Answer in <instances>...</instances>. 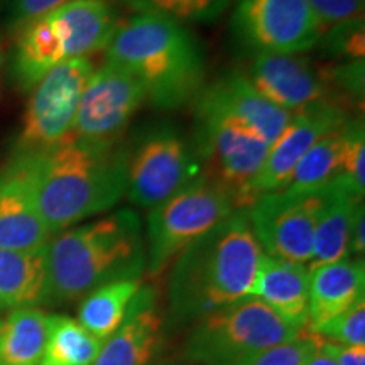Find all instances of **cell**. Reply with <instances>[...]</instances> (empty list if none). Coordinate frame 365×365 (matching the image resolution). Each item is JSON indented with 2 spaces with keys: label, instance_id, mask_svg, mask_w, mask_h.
I'll return each instance as SVG.
<instances>
[{
  "label": "cell",
  "instance_id": "obj_16",
  "mask_svg": "<svg viewBox=\"0 0 365 365\" xmlns=\"http://www.w3.org/2000/svg\"><path fill=\"white\" fill-rule=\"evenodd\" d=\"M164 318L154 287L140 286L124 322L103 340L91 365H150L163 340Z\"/></svg>",
  "mask_w": 365,
  "mask_h": 365
},
{
  "label": "cell",
  "instance_id": "obj_13",
  "mask_svg": "<svg viewBox=\"0 0 365 365\" xmlns=\"http://www.w3.org/2000/svg\"><path fill=\"white\" fill-rule=\"evenodd\" d=\"M350 112L336 102L309 105L293 113L289 125L269 149L266 161L239 196V210L249 208L259 196L281 191L289 181L294 168L319 137L339 129Z\"/></svg>",
  "mask_w": 365,
  "mask_h": 365
},
{
  "label": "cell",
  "instance_id": "obj_11",
  "mask_svg": "<svg viewBox=\"0 0 365 365\" xmlns=\"http://www.w3.org/2000/svg\"><path fill=\"white\" fill-rule=\"evenodd\" d=\"M232 31L254 54H301L318 44L323 27L307 0H237Z\"/></svg>",
  "mask_w": 365,
  "mask_h": 365
},
{
  "label": "cell",
  "instance_id": "obj_14",
  "mask_svg": "<svg viewBox=\"0 0 365 365\" xmlns=\"http://www.w3.org/2000/svg\"><path fill=\"white\" fill-rule=\"evenodd\" d=\"M242 73L264 97L291 113L322 102L341 105L322 68L299 54L255 53L247 71Z\"/></svg>",
  "mask_w": 365,
  "mask_h": 365
},
{
  "label": "cell",
  "instance_id": "obj_6",
  "mask_svg": "<svg viewBox=\"0 0 365 365\" xmlns=\"http://www.w3.org/2000/svg\"><path fill=\"white\" fill-rule=\"evenodd\" d=\"M235 210V195L205 175L150 208L145 250L149 277L161 276L182 250Z\"/></svg>",
  "mask_w": 365,
  "mask_h": 365
},
{
  "label": "cell",
  "instance_id": "obj_12",
  "mask_svg": "<svg viewBox=\"0 0 365 365\" xmlns=\"http://www.w3.org/2000/svg\"><path fill=\"white\" fill-rule=\"evenodd\" d=\"M144 102L148 93L143 83L124 66L107 59L93 71L81 95L75 137L91 143L122 139Z\"/></svg>",
  "mask_w": 365,
  "mask_h": 365
},
{
  "label": "cell",
  "instance_id": "obj_31",
  "mask_svg": "<svg viewBox=\"0 0 365 365\" xmlns=\"http://www.w3.org/2000/svg\"><path fill=\"white\" fill-rule=\"evenodd\" d=\"M317 350V335L303 331L296 339L272 346L250 365H307Z\"/></svg>",
  "mask_w": 365,
  "mask_h": 365
},
{
  "label": "cell",
  "instance_id": "obj_15",
  "mask_svg": "<svg viewBox=\"0 0 365 365\" xmlns=\"http://www.w3.org/2000/svg\"><path fill=\"white\" fill-rule=\"evenodd\" d=\"M51 239L36 205L27 159L14 154L0 173V249L33 252Z\"/></svg>",
  "mask_w": 365,
  "mask_h": 365
},
{
  "label": "cell",
  "instance_id": "obj_24",
  "mask_svg": "<svg viewBox=\"0 0 365 365\" xmlns=\"http://www.w3.org/2000/svg\"><path fill=\"white\" fill-rule=\"evenodd\" d=\"M48 318L36 307L12 309L0 323V365H39L48 339Z\"/></svg>",
  "mask_w": 365,
  "mask_h": 365
},
{
  "label": "cell",
  "instance_id": "obj_34",
  "mask_svg": "<svg viewBox=\"0 0 365 365\" xmlns=\"http://www.w3.org/2000/svg\"><path fill=\"white\" fill-rule=\"evenodd\" d=\"M68 2H71V0H14V24L19 27L26 22L39 19V17L48 16L49 12L56 11Z\"/></svg>",
  "mask_w": 365,
  "mask_h": 365
},
{
  "label": "cell",
  "instance_id": "obj_2",
  "mask_svg": "<svg viewBox=\"0 0 365 365\" xmlns=\"http://www.w3.org/2000/svg\"><path fill=\"white\" fill-rule=\"evenodd\" d=\"M145 269L143 220L134 210H117L48 242L43 304L58 307L110 282L143 279Z\"/></svg>",
  "mask_w": 365,
  "mask_h": 365
},
{
  "label": "cell",
  "instance_id": "obj_17",
  "mask_svg": "<svg viewBox=\"0 0 365 365\" xmlns=\"http://www.w3.org/2000/svg\"><path fill=\"white\" fill-rule=\"evenodd\" d=\"M227 115L244 124L269 145L279 139L289 125L293 113L264 97L242 71H232L218 78L198 95Z\"/></svg>",
  "mask_w": 365,
  "mask_h": 365
},
{
  "label": "cell",
  "instance_id": "obj_29",
  "mask_svg": "<svg viewBox=\"0 0 365 365\" xmlns=\"http://www.w3.org/2000/svg\"><path fill=\"white\" fill-rule=\"evenodd\" d=\"M328 56L341 59V61H355L364 59L365 54V31L364 17L340 22L328 27L319 36L318 44Z\"/></svg>",
  "mask_w": 365,
  "mask_h": 365
},
{
  "label": "cell",
  "instance_id": "obj_22",
  "mask_svg": "<svg viewBox=\"0 0 365 365\" xmlns=\"http://www.w3.org/2000/svg\"><path fill=\"white\" fill-rule=\"evenodd\" d=\"M362 202V198L345 190L339 181L327 186L325 203L314 230L312 259L307 264L308 271L349 259L350 232L355 212Z\"/></svg>",
  "mask_w": 365,
  "mask_h": 365
},
{
  "label": "cell",
  "instance_id": "obj_32",
  "mask_svg": "<svg viewBox=\"0 0 365 365\" xmlns=\"http://www.w3.org/2000/svg\"><path fill=\"white\" fill-rule=\"evenodd\" d=\"M323 31L352 19H362L365 0H307Z\"/></svg>",
  "mask_w": 365,
  "mask_h": 365
},
{
  "label": "cell",
  "instance_id": "obj_23",
  "mask_svg": "<svg viewBox=\"0 0 365 365\" xmlns=\"http://www.w3.org/2000/svg\"><path fill=\"white\" fill-rule=\"evenodd\" d=\"M46 247L33 252L0 249V307L27 308L43 304Z\"/></svg>",
  "mask_w": 365,
  "mask_h": 365
},
{
  "label": "cell",
  "instance_id": "obj_37",
  "mask_svg": "<svg viewBox=\"0 0 365 365\" xmlns=\"http://www.w3.org/2000/svg\"><path fill=\"white\" fill-rule=\"evenodd\" d=\"M365 250V212L364 202L357 207L355 212L352 232H350V244H349V259L354 255V259H364Z\"/></svg>",
  "mask_w": 365,
  "mask_h": 365
},
{
  "label": "cell",
  "instance_id": "obj_9",
  "mask_svg": "<svg viewBox=\"0 0 365 365\" xmlns=\"http://www.w3.org/2000/svg\"><path fill=\"white\" fill-rule=\"evenodd\" d=\"M193 145L202 164V175L239 196L266 161L269 145L239 120L215 105L196 97Z\"/></svg>",
  "mask_w": 365,
  "mask_h": 365
},
{
  "label": "cell",
  "instance_id": "obj_3",
  "mask_svg": "<svg viewBox=\"0 0 365 365\" xmlns=\"http://www.w3.org/2000/svg\"><path fill=\"white\" fill-rule=\"evenodd\" d=\"M261 255L247 208L235 210L173 261L168 282L171 317L195 322L250 296Z\"/></svg>",
  "mask_w": 365,
  "mask_h": 365
},
{
  "label": "cell",
  "instance_id": "obj_38",
  "mask_svg": "<svg viewBox=\"0 0 365 365\" xmlns=\"http://www.w3.org/2000/svg\"><path fill=\"white\" fill-rule=\"evenodd\" d=\"M307 365H335V364H333L331 360L327 357V355H323V354L319 352V350L317 349V350H314V352H313L312 357H309Z\"/></svg>",
  "mask_w": 365,
  "mask_h": 365
},
{
  "label": "cell",
  "instance_id": "obj_10",
  "mask_svg": "<svg viewBox=\"0 0 365 365\" xmlns=\"http://www.w3.org/2000/svg\"><path fill=\"white\" fill-rule=\"evenodd\" d=\"M325 190L274 191L247 208L250 227L262 252L282 261L308 264Z\"/></svg>",
  "mask_w": 365,
  "mask_h": 365
},
{
  "label": "cell",
  "instance_id": "obj_27",
  "mask_svg": "<svg viewBox=\"0 0 365 365\" xmlns=\"http://www.w3.org/2000/svg\"><path fill=\"white\" fill-rule=\"evenodd\" d=\"M344 125L319 137L317 143L308 149V153L301 158L289 181L282 190L319 191L325 190L327 186H330L339 178Z\"/></svg>",
  "mask_w": 365,
  "mask_h": 365
},
{
  "label": "cell",
  "instance_id": "obj_19",
  "mask_svg": "<svg viewBox=\"0 0 365 365\" xmlns=\"http://www.w3.org/2000/svg\"><path fill=\"white\" fill-rule=\"evenodd\" d=\"M250 296L266 303L286 323L307 330L309 298L307 264L282 261L262 252Z\"/></svg>",
  "mask_w": 365,
  "mask_h": 365
},
{
  "label": "cell",
  "instance_id": "obj_28",
  "mask_svg": "<svg viewBox=\"0 0 365 365\" xmlns=\"http://www.w3.org/2000/svg\"><path fill=\"white\" fill-rule=\"evenodd\" d=\"M365 130L362 115H355L344 125L339 181L345 190L364 200L365 191Z\"/></svg>",
  "mask_w": 365,
  "mask_h": 365
},
{
  "label": "cell",
  "instance_id": "obj_21",
  "mask_svg": "<svg viewBox=\"0 0 365 365\" xmlns=\"http://www.w3.org/2000/svg\"><path fill=\"white\" fill-rule=\"evenodd\" d=\"M17 29L12 78L21 91H31L49 71L66 61L65 46L49 14Z\"/></svg>",
  "mask_w": 365,
  "mask_h": 365
},
{
  "label": "cell",
  "instance_id": "obj_18",
  "mask_svg": "<svg viewBox=\"0 0 365 365\" xmlns=\"http://www.w3.org/2000/svg\"><path fill=\"white\" fill-rule=\"evenodd\" d=\"M364 259H344L309 271L307 331L317 333L365 298Z\"/></svg>",
  "mask_w": 365,
  "mask_h": 365
},
{
  "label": "cell",
  "instance_id": "obj_20",
  "mask_svg": "<svg viewBox=\"0 0 365 365\" xmlns=\"http://www.w3.org/2000/svg\"><path fill=\"white\" fill-rule=\"evenodd\" d=\"M49 17L61 36L66 59L88 58L107 49L120 24L107 0H71L49 12Z\"/></svg>",
  "mask_w": 365,
  "mask_h": 365
},
{
  "label": "cell",
  "instance_id": "obj_35",
  "mask_svg": "<svg viewBox=\"0 0 365 365\" xmlns=\"http://www.w3.org/2000/svg\"><path fill=\"white\" fill-rule=\"evenodd\" d=\"M317 349L335 365H365V345H341L317 335Z\"/></svg>",
  "mask_w": 365,
  "mask_h": 365
},
{
  "label": "cell",
  "instance_id": "obj_41",
  "mask_svg": "<svg viewBox=\"0 0 365 365\" xmlns=\"http://www.w3.org/2000/svg\"><path fill=\"white\" fill-rule=\"evenodd\" d=\"M0 323H2V319H0Z\"/></svg>",
  "mask_w": 365,
  "mask_h": 365
},
{
  "label": "cell",
  "instance_id": "obj_25",
  "mask_svg": "<svg viewBox=\"0 0 365 365\" xmlns=\"http://www.w3.org/2000/svg\"><path fill=\"white\" fill-rule=\"evenodd\" d=\"M140 286L143 279H125L97 287L81 301L78 323L97 339L107 340L124 322L130 301Z\"/></svg>",
  "mask_w": 365,
  "mask_h": 365
},
{
  "label": "cell",
  "instance_id": "obj_4",
  "mask_svg": "<svg viewBox=\"0 0 365 365\" xmlns=\"http://www.w3.org/2000/svg\"><path fill=\"white\" fill-rule=\"evenodd\" d=\"M107 59L143 83L148 102L158 110H178L193 103L205 88L202 44L185 22L164 14H135L120 22L107 48Z\"/></svg>",
  "mask_w": 365,
  "mask_h": 365
},
{
  "label": "cell",
  "instance_id": "obj_1",
  "mask_svg": "<svg viewBox=\"0 0 365 365\" xmlns=\"http://www.w3.org/2000/svg\"><path fill=\"white\" fill-rule=\"evenodd\" d=\"M127 145L122 139L91 143L73 137L48 153L22 156L51 237L115 207L125 195Z\"/></svg>",
  "mask_w": 365,
  "mask_h": 365
},
{
  "label": "cell",
  "instance_id": "obj_40",
  "mask_svg": "<svg viewBox=\"0 0 365 365\" xmlns=\"http://www.w3.org/2000/svg\"><path fill=\"white\" fill-rule=\"evenodd\" d=\"M166 365H175V364H166Z\"/></svg>",
  "mask_w": 365,
  "mask_h": 365
},
{
  "label": "cell",
  "instance_id": "obj_26",
  "mask_svg": "<svg viewBox=\"0 0 365 365\" xmlns=\"http://www.w3.org/2000/svg\"><path fill=\"white\" fill-rule=\"evenodd\" d=\"M103 340L83 328L78 319L65 314H49L48 339L39 365H91Z\"/></svg>",
  "mask_w": 365,
  "mask_h": 365
},
{
  "label": "cell",
  "instance_id": "obj_8",
  "mask_svg": "<svg viewBox=\"0 0 365 365\" xmlns=\"http://www.w3.org/2000/svg\"><path fill=\"white\" fill-rule=\"evenodd\" d=\"M93 71L90 58L66 59L31 90L16 154L38 156L75 137L80 100Z\"/></svg>",
  "mask_w": 365,
  "mask_h": 365
},
{
  "label": "cell",
  "instance_id": "obj_33",
  "mask_svg": "<svg viewBox=\"0 0 365 365\" xmlns=\"http://www.w3.org/2000/svg\"><path fill=\"white\" fill-rule=\"evenodd\" d=\"M137 14L156 12L175 19L188 21V0H118Z\"/></svg>",
  "mask_w": 365,
  "mask_h": 365
},
{
  "label": "cell",
  "instance_id": "obj_7",
  "mask_svg": "<svg viewBox=\"0 0 365 365\" xmlns=\"http://www.w3.org/2000/svg\"><path fill=\"white\" fill-rule=\"evenodd\" d=\"M200 175L193 140L175 125H153L127 145L125 195L137 207H156Z\"/></svg>",
  "mask_w": 365,
  "mask_h": 365
},
{
  "label": "cell",
  "instance_id": "obj_36",
  "mask_svg": "<svg viewBox=\"0 0 365 365\" xmlns=\"http://www.w3.org/2000/svg\"><path fill=\"white\" fill-rule=\"evenodd\" d=\"M234 0H188V21L213 22Z\"/></svg>",
  "mask_w": 365,
  "mask_h": 365
},
{
  "label": "cell",
  "instance_id": "obj_39",
  "mask_svg": "<svg viewBox=\"0 0 365 365\" xmlns=\"http://www.w3.org/2000/svg\"><path fill=\"white\" fill-rule=\"evenodd\" d=\"M2 66H4V48H2V41H0V75H2Z\"/></svg>",
  "mask_w": 365,
  "mask_h": 365
},
{
  "label": "cell",
  "instance_id": "obj_5",
  "mask_svg": "<svg viewBox=\"0 0 365 365\" xmlns=\"http://www.w3.org/2000/svg\"><path fill=\"white\" fill-rule=\"evenodd\" d=\"M307 330L286 323L266 303L245 296L195 319L185 357L198 365H250L272 346Z\"/></svg>",
  "mask_w": 365,
  "mask_h": 365
},
{
  "label": "cell",
  "instance_id": "obj_30",
  "mask_svg": "<svg viewBox=\"0 0 365 365\" xmlns=\"http://www.w3.org/2000/svg\"><path fill=\"white\" fill-rule=\"evenodd\" d=\"M313 335L341 345H365V298L349 312L333 318Z\"/></svg>",
  "mask_w": 365,
  "mask_h": 365
}]
</instances>
